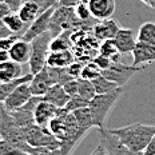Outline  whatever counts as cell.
I'll return each instance as SVG.
<instances>
[{"instance_id": "1f68e13d", "label": "cell", "mask_w": 155, "mask_h": 155, "mask_svg": "<svg viewBox=\"0 0 155 155\" xmlns=\"http://www.w3.org/2000/svg\"><path fill=\"white\" fill-rule=\"evenodd\" d=\"M101 74H102V70L91 60V62H87L84 64V67H83V70H82V75H80V78L92 80V79H95L96 76L101 75Z\"/></svg>"}, {"instance_id": "7bdbcfd3", "label": "cell", "mask_w": 155, "mask_h": 155, "mask_svg": "<svg viewBox=\"0 0 155 155\" xmlns=\"http://www.w3.org/2000/svg\"><path fill=\"white\" fill-rule=\"evenodd\" d=\"M90 155H108V154H107V151H106V148L103 147V144L99 143L98 146H96V148Z\"/></svg>"}, {"instance_id": "d6a6232c", "label": "cell", "mask_w": 155, "mask_h": 155, "mask_svg": "<svg viewBox=\"0 0 155 155\" xmlns=\"http://www.w3.org/2000/svg\"><path fill=\"white\" fill-rule=\"evenodd\" d=\"M74 9H75V15H76V18L79 19V20L87 21V20H90V19H92L87 0L86 2H80L79 4H76L75 7H74Z\"/></svg>"}, {"instance_id": "8992f818", "label": "cell", "mask_w": 155, "mask_h": 155, "mask_svg": "<svg viewBox=\"0 0 155 155\" xmlns=\"http://www.w3.org/2000/svg\"><path fill=\"white\" fill-rule=\"evenodd\" d=\"M23 131L25 140L32 147H48L52 150L60 147V140L56 137H54L48 127H43V126L34 123L23 128Z\"/></svg>"}, {"instance_id": "277c9868", "label": "cell", "mask_w": 155, "mask_h": 155, "mask_svg": "<svg viewBox=\"0 0 155 155\" xmlns=\"http://www.w3.org/2000/svg\"><path fill=\"white\" fill-rule=\"evenodd\" d=\"M79 23L80 20L76 18L74 7L58 5V7H55L52 15H51L48 32L52 38H56L67 30H76Z\"/></svg>"}, {"instance_id": "3957f363", "label": "cell", "mask_w": 155, "mask_h": 155, "mask_svg": "<svg viewBox=\"0 0 155 155\" xmlns=\"http://www.w3.org/2000/svg\"><path fill=\"white\" fill-rule=\"evenodd\" d=\"M0 139L7 140L8 143L14 144L27 154L31 150V146L25 140L23 128L16 124L11 114L3 107V104H0Z\"/></svg>"}, {"instance_id": "9a60e30c", "label": "cell", "mask_w": 155, "mask_h": 155, "mask_svg": "<svg viewBox=\"0 0 155 155\" xmlns=\"http://www.w3.org/2000/svg\"><path fill=\"white\" fill-rule=\"evenodd\" d=\"M60 112V108L55 107L54 104L48 103L46 101H41L38 103L34 111V119L35 123L43 127H48V123Z\"/></svg>"}, {"instance_id": "b9f144b4", "label": "cell", "mask_w": 155, "mask_h": 155, "mask_svg": "<svg viewBox=\"0 0 155 155\" xmlns=\"http://www.w3.org/2000/svg\"><path fill=\"white\" fill-rule=\"evenodd\" d=\"M144 155H155V135L153 137V139H151V142L148 143L147 148L144 150Z\"/></svg>"}, {"instance_id": "8d00e7d4", "label": "cell", "mask_w": 155, "mask_h": 155, "mask_svg": "<svg viewBox=\"0 0 155 155\" xmlns=\"http://www.w3.org/2000/svg\"><path fill=\"white\" fill-rule=\"evenodd\" d=\"M92 62L95 63L96 66H98L101 70H106V68H108V67L112 64V62H111V59H110V58H106V56H103V55H101V54H99L98 56L94 58Z\"/></svg>"}, {"instance_id": "52a82bcc", "label": "cell", "mask_w": 155, "mask_h": 155, "mask_svg": "<svg viewBox=\"0 0 155 155\" xmlns=\"http://www.w3.org/2000/svg\"><path fill=\"white\" fill-rule=\"evenodd\" d=\"M140 67L135 66H126L122 62L119 63H112L108 68L102 70V75L107 78L108 80L114 82L118 87H124V84L134 76V74H137L138 71H140Z\"/></svg>"}, {"instance_id": "f6af8a7d", "label": "cell", "mask_w": 155, "mask_h": 155, "mask_svg": "<svg viewBox=\"0 0 155 155\" xmlns=\"http://www.w3.org/2000/svg\"><path fill=\"white\" fill-rule=\"evenodd\" d=\"M9 59V51H0V63L2 62H7Z\"/></svg>"}, {"instance_id": "ab89813d", "label": "cell", "mask_w": 155, "mask_h": 155, "mask_svg": "<svg viewBox=\"0 0 155 155\" xmlns=\"http://www.w3.org/2000/svg\"><path fill=\"white\" fill-rule=\"evenodd\" d=\"M4 3L7 4V7L9 8L11 12H18V9L21 7L23 4V0H4Z\"/></svg>"}, {"instance_id": "4dcf8cb0", "label": "cell", "mask_w": 155, "mask_h": 155, "mask_svg": "<svg viewBox=\"0 0 155 155\" xmlns=\"http://www.w3.org/2000/svg\"><path fill=\"white\" fill-rule=\"evenodd\" d=\"M88 104H90V101H87V99L82 98L80 95H74V96H71L70 101L67 102V104H66V107H64V110H66L67 112H72V111H75V110L88 107Z\"/></svg>"}, {"instance_id": "ac0fdd59", "label": "cell", "mask_w": 155, "mask_h": 155, "mask_svg": "<svg viewBox=\"0 0 155 155\" xmlns=\"http://www.w3.org/2000/svg\"><path fill=\"white\" fill-rule=\"evenodd\" d=\"M23 70H21V64L7 60V62L0 63V84H5L12 80L18 79V78L23 76Z\"/></svg>"}, {"instance_id": "7a4b0ae2", "label": "cell", "mask_w": 155, "mask_h": 155, "mask_svg": "<svg viewBox=\"0 0 155 155\" xmlns=\"http://www.w3.org/2000/svg\"><path fill=\"white\" fill-rule=\"evenodd\" d=\"M123 94V87H118L116 90L107 94H96L95 96L90 101L88 108L92 114L94 123L95 127L98 128H104L106 119L112 108L115 107L116 102Z\"/></svg>"}, {"instance_id": "603a6c76", "label": "cell", "mask_w": 155, "mask_h": 155, "mask_svg": "<svg viewBox=\"0 0 155 155\" xmlns=\"http://www.w3.org/2000/svg\"><path fill=\"white\" fill-rule=\"evenodd\" d=\"M11 114L12 119L16 122V124L20 126L21 128H25L28 126L35 123L34 119V111L30 108H27L25 106H21L20 108H16L14 111H8Z\"/></svg>"}, {"instance_id": "c3c4849f", "label": "cell", "mask_w": 155, "mask_h": 155, "mask_svg": "<svg viewBox=\"0 0 155 155\" xmlns=\"http://www.w3.org/2000/svg\"><path fill=\"white\" fill-rule=\"evenodd\" d=\"M0 25H3V20H2V19H0Z\"/></svg>"}, {"instance_id": "83f0119b", "label": "cell", "mask_w": 155, "mask_h": 155, "mask_svg": "<svg viewBox=\"0 0 155 155\" xmlns=\"http://www.w3.org/2000/svg\"><path fill=\"white\" fill-rule=\"evenodd\" d=\"M48 68V74H50L51 79H52L54 84H64V83L70 82V80H72L74 78L70 75L68 70L66 68H59V67H50L47 66Z\"/></svg>"}, {"instance_id": "5bb4252c", "label": "cell", "mask_w": 155, "mask_h": 155, "mask_svg": "<svg viewBox=\"0 0 155 155\" xmlns=\"http://www.w3.org/2000/svg\"><path fill=\"white\" fill-rule=\"evenodd\" d=\"M120 30V25L114 19H106V20H99L98 23L94 25L92 35L99 41L114 39L118 31Z\"/></svg>"}, {"instance_id": "836d02e7", "label": "cell", "mask_w": 155, "mask_h": 155, "mask_svg": "<svg viewBox=\"0 0 155 155\" xmlns=\"http://www.w3.org/2000/svg\"><path fill=\"white\" fill-rule=\"evenodd\" d=\"M0 155H30V154L21 151L20 148L8 143L7 140L0 139Z\"/></svg>"}, {"instance_id": "30bf717a", "label": "cell", "mask_w": 155, "mask_h": 155, "mask_svg": "<svg viewBox=\"0 0 155 155\" xmlns=\"http://www.w3.org/2000/svg\"><path fill=\"white\" fill-rule=\"evenodd\" d=\"M31 96H32V94H31L28 82L21 83V84H19L14 91L2 102L3 107L7 110V111H14V110L20 108L21 106H24L25 103L30 101Z\"/></svg>"}, {"instance_id": "74e56055", "label": "cell", "mask_w": 155, "mask_h": 155, "mask_svg": "<svg viewBox=\"0 0 155 155\" xmlns=\"http://www.w3.org/2000/svg\"><path fill=\"white\" fill-rule=\"evenodd\" d=\"M63 88L70 98L74 95H78V88H79V87H78V79H72V80H70V82L64 83Z\"/></svg>"}, {"instance_id": "f1b7e54d", "label": "cell", "mask_w": 155, "mask_h": 155, "mask_svg": "<svg viewBox=\"0 0 155 155\" xmlns=\"http://www.w3.org/2000/svg\"><path fill=\"white\" fill-rule=\"evenodd\" d=\"M78 95H80L82 98L91 101L94 96L96 95L95 87L92 84V80L88 79H83V78H78Z\"/></svg>"}, {"instance_id": "7402d4cb", "label": "cell", "mask_w": 155, "mask_h": 155, "mask_svg": "<svg viewBox=\"0 0 155 155\" xmlns=\"http://www.w3.org/2000/svg\"><path fill=\"white\" fill-rule=\"evenodd\" d=\"M41 8L40 5L36 4V3H32V2H24L21 4V7L18 9V15L24 23L31 24L35 19L40 15Z\"/></svg>"}, {"instance_id": "ba28073f", "label": "cell", "mask_w": 155, "mask_h": 155, "mask_svg": "<svg viewBox=\"0 0 155 155\" xmlns=\"http://www.w3.org/2000/svg\"><path fill=\"white\" fill-rule=\"evenodd\" d=\"M99 143L103 144L108 155H144L143 153L132 151L126 147L114 134L110 132L108 128H99Z\"/></svg>"}, {"instance_id": "9c48e42d", "label": "cell", "mask_w": 155, "mask_h": 155, "mask_svg": "<svg viewBox=\"0 0 155 155\" xmlns=\"http://www.w3.org/2000/svg\"><path fill=\"white\" fill-rule=\"evenodd\" d=\"M55 7H50L46 11L40 12V15L35 19L32 23L28 25V28L25 30V32L21 35V39L25 41H31L35 38H38L39 35L48 32L50 30V20H51V15H52Z\"/></svg>"}, {"instance_id": "484cf974", "label": "cell", "mask_w": 155, "mask_h": 155, "mask_svg": "<svg viewBox=\"0 0 155 155\" xmlns=\"http://www.w3.org/2000/svg\"><path fill=\"white\" fill-rule=\"evenodd\" d=\"M138 41L155 44V21H144L139 27L137 35Z\"/></svg>"}, {"instance_id": "4316f807", "label": "cell", "mask_w": 155, "mask_h": 155, "mask_svg": "<svg viewBox=\"0 0 155 155\" xmlns=\"http://www.w3.org/2000/svg\"><path fill=\"white\" fill-rule=\"evenodd\" d=\"M32 74H25V75L23 76H20V78H18V79H15V80H12V82H9V83H5V84H0V102H3L5 98L11 94L14 90L18 87L19 84H21V83H25V82H30V80L32 79Z\"/></svg>"}, {"instance_id": "f35d334b", "label": "cell", "mask_w": 155, "mask_h": 155, "mask_svg": "<svg viewBox=\"0 0 155 155\" xmlns=\"http://www.w3.org/2000/svg\"><path fill=\"white\" fill-rule=\"evenodd\" d=\"M28 154L30 155H54V150L48 147H32L31 146V150Z\"/></svg>"}, {"instance_id": "681fc988", "label": "cell", "mask_w": 155, "mask_h": 155, "mask_svg": "<svg viewBox=\"0 0 155 155\" xmlns=\"http://www.w3.org/2000/svg\"><path fill=\"white\" fill-rule=\"evenodd\" d=\"M0 3H4V0H0Z\"/></svg>"}, {"instance_id": "4fadbf2b", "label": "cell", "mask_w": 155, "mask_h": 155, "mask_svg": "<svg viewBox=\"0 0 155 155\" xmlns=\"http://www.w3.org/2000/svg\"><path fill=\"white\" fill-rule=\"evenodd\" d=\"M30 84V90L31 94L35 96H43L51 87L54 86V82L51 79L50 74H48V68L47 66L43 70H40L38 74H35L32 76V79L28 82Z\"/></svg>"}, {"instance_id": "2e32d148", "label": "cell", "mask_w": 155, "mask_h": 155, "mask_svg": "<svg viewBox=\"0 0 155 155\" xmlns=\"http://www.w3.org/2000/svg\"><path fill=\"white\" fill-rule=\"evenodd\" d=\"M115 46L118 48L119 54L126 55V54H131L134 50L135 44H137V38L134 36V32L132 30L128 28H120L118 31V34L114 38Z\"/></svg>"}, {"instance_id": "cb8c5ba5", "label": "cell", "mask_w": 155, "mask_h": 155, "mask_svg": "<svg viewBox=\"0 0 155 155\" xmlns=\"http://www.w3.org/2000/svg\"><path fill=\"white\" fill-rule=\"evenodd\" d=\"M72 115L75 116L76 122H78V126L79 128L82 130L83 132H88L92 127H95V123H94V118H92V114L90 111L88 107H84V108H79V110H75L72 111Z\"/></svg>"}, {"instance_id": "5b68a950", "label": "cell", "mask_w": 155, "mask_h": 155, "mask_svg": "<svg viewBox=\"0 0 155 155\" xmlns=\"http://www.w3.org/2000/svg\"><path fill=\"white\" fill-rule=\"evenodd\" d=\"M52 40L50 32L39 35L34 40L30 41L31 44V55H30V72L32 75L38 74L40 70H43L47 66V56L50 54V43Z\"/></svg>"}, {"instance_id": "bcb514c9", "label": "cell", "mask_w": 155, "mask_h": 155, "mask_svg": "<svg viewBox=\"0 0 155 155\" xmlns=\"http://www.w3.org/2000/svg\"><path fill=\"white\" fill-rule=\"evenodd\" d=\"M23 2H32V3H36V4L40 5V8L43 9L44 4H46V0H23Z\"/></svg>"}, {"instance_id": "60d3db41", "label": "cell", "mask_w": 155, "mask_h": 155, "mask_svg": "<svg viewBox=\"0 0 155 155\" xmlns=\"http://www.w3.org/2000/svg\"><path fill=\"white\" fill-rule=\"evenodd\" d=\"M80 2H86V0H60L58 5H66V7H75ZM56 5V7H58Z\"/></svg>"}, {"instance_id": "e0dca14e", "label": "cell", "mask_w": 155, "mask_h": 155, "mask_svg": "<svg viewBox=\"0 0 155 155\" xmlns=\"http://www.w3.org/2000/svg\"><path fill=\"white\" fill-rule=\"evenodd\" d=\"M31 55V44L30 41H25L21 38H19L9 48V59L12 62L19 64L28 63Z\"/></svg>"}, {"instance_id": "44dd1931", "label": "cell", "mask_w": 155, "mask_h": 155, "mask_svg": "<svg viewBox=\"0 0 155 155\" xmlns=\"http://www.w3.org/2000/svg\"><path fill=\"white\" fill-rule=\"evenodd\" d=\"M3 24L14 35H19L20 38L25 32V30L28 28V25H30V24L24 23V21L19 18L18 12H9V14L5 15L4 18H3Z\"/></svg>"}, {"instance_id": "ffe728a7", "label": "cell", "mask_w": 155, "mask_h": 155, "mask_svg": "<svg viewBox=\"0 0 155 155\" xmlns=\"http://www.w3.org/2000/svg\"><path fill=\"white\" fill-rule=\"evenodd\" d=\"M74 62H75V55L71 52V50L50 52L47 56V66H50V67L66 68V67H68Z\"/></svg>"}, {"instance_id": "ee69618b", "label": "cell", "mask_w": 155, "mask_h": 155, "mask_svg": "<svg viewBox=\"0 0 155 155\" xmlns=\"http://www.w3.org/2000/svg\"><path fill=\"white\" fill-rule=\"evenodd\" d=\"M59 2H60V0H46V4H44V7H43V9H41V12L46 11V9L50 8V7H56V5L59 4Z\"/></svg>"}, {"instance_id": "e575fe53", "label": "cell", "mask_w": 155, "mask_h": 155, "mask_svg": "<svg viewBox=\"0 0 155 155\" xmlns=\"http://www.w3.org/2000/svg\"><path fill=\"white\" fill-rule=\"evenodd\" d=\"M84 64L86 63H83V62H80V60H76L75 59V62L71 63L70 66L67 67L70 75L72 76L74 79H78V78H80V75H82V70H83V67H84Z\"/></svg>"}, {"instance_id": "7c38bea8", "label": "cell", "mask_w": 155, "mask_h": 155, "mask_svg": "<svg viewBox=\"0 0 155 155\" xmlns=\"http://www.w3.org/2000/svg\"><path fill=\"white\" fill-rule=\"evenodd\" d=\"M91 16L96 20L111 19L115 14L116 3L115 0H87Z\"/></svg>"}, {"instance_id": "d4e9b609", "label": "cell", "mask_w": 155, "mask_h": 155, "mask_svg": "<svg viewBox=\"0 0 155 155\" xmlns=\"http://www.w3.org/2000/svg\"><path fill=\"white\" fill-rule=\"evenodd\" d=\"M98 52L103 55L106 58H110L112 63H119L122 62L120 60V56L122 54H119L118 48L115 46V41L114 39H108V40H103L101 44H99V50Z\"/></svg>"}, {"instance_id": "d590c367", "label": "cell", "mask_w": 155, "mask_h": 155, "mask_svg": "<svg viewBox=\"0 0 155 155\" xmlns=\"http://www.w3.org/2000/svg\"><path fill=\"white\" fill-rule=\"evenodd\" d=\"M19 38H20L19 35H12V36H8V38H2L0 39V51H9L11 46Z\"/></svg>"}, {"instance_id": "8fae6325", "label": "cell", "mask_w": 155, "mask_h": 155, "mask_svg": "<svg viewBox=\"0 0 155 155\" xmlns=\"http://www.w3.org/2000/svg\"><path fill=\"white\" fill-rule=\"evenodd\" d=\"M132 66L143 68L147 64L155 62V44L138 41L132 50Z\"/></svg>"}, {"instance_id": "f546056e", "label": "cell", "mask_w": 155, "mask_h": 155, "mask_svg": "<svg viewBox=\"0 0 155 155\" xmlns=\"http://www.w3.org/2000/svg\"><path fill=\"white\" fill-rule=\"evenodd\" d=\"M92 84L95 87L96 94H107V92H111L118 88V86H116L114 82L108 80L107 78H104L102 74L99 76H96L95 79H92Z\"/></svg>"}, {"instance_id": "d6986e66", "label": "cell", "mask_w": 155, "mask_h": 155, "mask_svg": "<svg viewBox=\"0 0 155 155\" xmlns=\"http://www.w3.org/2000/svg\"><path fill=\"white\" fill-rule=\"evenodd\" d=\"M43 101L54 104L58 108H64L67 102L70 101V96L64 91L62 84H54L48 91L43 95Z\"/></svg>"}, {"instance_id": "6da1fadb", "label": "cell", "mask_w": 155, "mask_h": 155, "mask_svg": "<svg viewBox=\"0 0 155 155\" xmlns=\"http://www.w3.org/2000/svg\"><path fill=\"white\" fill-rule=\"evenodd\" d=\"M108 130L130 150L144 153L148 143L155 135V124L132 123L119 128H108Z\"/></svg>"}, {"instance_id": "7dc6e473", "label": "cell", "mask_w": 155, "mask_h": 155, "mask_svg": "<svg viewBox=\"0 0 155 155\" xmlns=\"http://www.w3.org/2000/svg\"><path fill=\"white\" fill-rule=\"evenodd\" d=\"M146 4L148 5V7H151V8H154V9H155V0H147Z\"/></svg>"}]
</instances>
